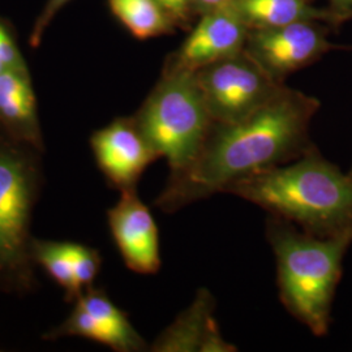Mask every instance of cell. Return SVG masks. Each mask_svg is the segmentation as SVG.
Returning a JSON list of instances; mask_svg holds the SVG:
<instances>
[{
	"label": "cell",
	"mask_w": 352,
	"mask_h": 352,
	"mask_svg": "<svg viewBox=\"0 0 352 352\" xmlns=\"http://www.w3.org/2000/svg\"><path fill=\"white\" fill-rule=\"evenodd\" d=\"M318 107L314 97L283 87L239 122H213L195 160L170 174L154 205L164 213H174L225 192L244 176L300 158L315 148L308 131Z\"/></svg>",
	"instance_id": "cell-1"
},
{
	"label": "cell",
	"mask_w": 352,
	"mask_h": 352,
	"mask_svg": "<svg viewBox=\"0 0 352 352\" xmlns=\"http://www.w3.org/2000/svg\"><path fill=\"white\" fill-rule=\"evenodd\" d=\"M225 192L320 238L352 228V177L314 148L300 158L244 176Z\"/></svg>",
	"instance_id": "cell-2"
},
{
	"label": "cell",
	"mask_w": 352,
	"mask_h": 352,
	"mask_svg": "<svg viewBox=\"0 0 352 352\" xmlns=\"http://www.w3.org/2000/svg\"><path fill=\"white\" fill-rule=\"evenodd\" d=\"M266 236L277 260L280 302L315 336H327L342 261L352 244V228L320 238L272 215Z\"/></svg>",
	"instance_id": "cell-3"
},
{
	"label": "cell",
	"mask_w": 352,
	"mask_h": 352,
	"mask_svg": "<svg viewBox=\"0 0 352 352\" xmlns=\"http://www.w3.org/2000/svg\"><path fill=\"white\" fill-rule=\"evenodd\" d=\"M135 119L151 146L167 160L170 174L195 160L213 123L196 72L170 68Z\"/></svg>",
	"instance_id": "cell-4"
},
{
	"label": "cell",
	"mask_w": 352,
	"mask_h": 352,
	"mask_svg": "<svg viewBox=\"0 0 352 352\" xmlns=\"http://www.w3.org/2000/svg\"><path fill=\"white\" fill-rule=\"evenodd\" d=\"M29 146L0 141V286L30 285L32 212L38 190V168Z\"/></svg>",
	"instance_id": "cell-5"
},
{
	"label": "cell",
	"mask_w": 352,
	"mask_h": 352,
	"mask_svg": "<svg viewBox=\"0 0 352 352\" xmlns=\"http://www.w3.org/2000/svg\"><path fill=\"white\" fill-rule=\"evenodd\" d=\"M204 100L215 123H235L270 101L279 82L245 50L196 71Z\"/></svg>",
	"instance_id": "cell-6"
},
{
	"label": "cell",
	"mask_w": 352,
	"mask_h": 352,
	"mask_svg": "<svg viewBox=\"0 0 352 352\" xmlns=\"http://www.w3.org/2000/svg\"><path fill=\"white\" fill-rule=\"evenodd\" d=\"M336 49L338 46L327 39V29L314 21L254 29L244 47L252 59L279 82Z\"/></svg>",
	"instance_id": "cell-7"
},
{
	"label": "cell",
	"mask_w": 352,
	"mask_h": 352,
	"mask_svg": "<svg viewBox=\"0 0 352 352\" xmlns=\"http://www.w3.org/2000/svg\"><path fill=\"white\" fill-rule=\"evenodd\" d=\"M97 166L113 188L136 189L140 177L160 154L144 136L136 119H116L90 139Z\"/></svg>",
	"instance_id": "cell-8"
},
{
	"label": "cell",
	"mask_w": 352,
	"mask_h": 352,
	"mask_svg": "<svg viewBox=\"0 0 352 352\" xmlns=\"http://www.w3.org/2000/svg\"><path fill=\"white\" fill-rule=\"evenodd\" d=\"M81 337L109 346L113 351L138 352L146 349L145 340L103 289H89L76 299L69 317L47 338Z\"/></svg>",
	"instance_id": "cell-9"
},
{
	"label": "cell",
	"mask_w": 352,
	"mask_h": 352,
	"mask_svg": "<svg viewBox=\"0 0 352 352\" xmlns=\"http://www.w3.org/2000/svg\"><path fill=\"white\" fill-rule=\"evenodd\" d=\"M113 241L126 267L138 274H155L161 269L160 232L149 208L136 189L123 190L107 212Z\"/></svg>",
	"instance_id": "cell-10"
},
{
	"label": "cell",
	"mask_w": 352,
	"mask_h": 352,
	"mask_svg": "<svg viewBox=\"0 0 352 352\" xmlns=\"http://www.w3.org/2000/svg\"><path fill=\"white\" fill-rule=\"evenodd\" d=\"M248 34L250 25L234 3L205 12L167 68L196 72L244 50Z\"/></svg>",
	"instance_id": "cell-11"
},
{
	"label": "cell",
	"mask_w": 352,
	"mask_h": 352,
	"mask_svg": "<svg viewBox=\"0 0 352 352\" xmlns=\"http://www.w3.org/2000/svg\"><path fill=\"white\" fill-rule=\"evenodd\" d=\"M0 124L16 142L42 149L36 97L26 68L0 74Z\"/></svg>",
	"instance_id": "cell-12"
},
{
	"label": "cell",
	"mask_w": 352,
	"mask_h": 352,
	"mask_svg": "<svg viewBox=\"0 0 352 352\" xmlns=\"http://www.w3.org/2000/svg\"><path fill=\"white\" fill-rule=\"evenodd\" d=\"M210 294L201 291L184 314L153 344V351H235L222 340L212 317Z\"/></svg>",
	"instance_id": "cell-13"
},
{
	"label": "cell",
	"mask_w": 352,
	"mask_h": 352,
	"mask_svg": "<svg viewBox=\"0 0 352 352\" xmlns=\"http://www.w3.org/2000/svg\"><path fill=\"white\" fill-rule=\"evenodd\" d=\"M250 28L265 29L296 24V23H325L333 26L343 21L329 8H316L308 0H234Z\"/></svg>",
	"instance_id": "cell-14"
},
{
	"label": "cell",
	"mask_w": 352,
	"mask_h": 352,
	"mask_svg": "<svg viewBox=\"0 0 352 352\" xmlns=\"http://www.w3.org/2000/svg\"><path fill=\"white\" fill-rule=\"evenodd\" d=\"M75 243L32 240V257L60 287L65 289L67 300L74 302L80 296L74 273Z\"/></svg>",
	"instance_id": "cell-15"
},
{
	"label": "cell",
	"mask_w": 352,
	"mask_h": 352,
	"mask_svg": "<svg viewBox=\"0 0 352 352\" xmlns=\"http://www.w3.org/2000/svg\"><path fill=\"white\" fill-rule=\"evenodd\" d=\"M110 7L139 39L157 37L168 30L170 17L157 0H110Z\"/></svg>",
	"instance_id": "cell-16"
},
{
	"label": "cell",
	"mask_w": 352,
	"mask_h": 352,
	"mask_svg": "<svg viewBox=\"0 0 352 352\" xmlns=\"http://www.w3.org/2000/svg\"><path fill=\"white\" fill-rule=\"evenodd\" d=\"M102 258L100 252L88 245L76 244L74 250V273L80 295L84 289L91 287L101 269Z\"/></svg>",
	"instance_id": "cell-17"
},
{
	"label": "cell",
	"mask_w": 352,
	"mask_h": 352,
	"mask_svg": "<svg viewBox=\"0 0 352 352\" xmlns=\"http://www.w3.org/2000/svg\"><path fill=\"white\" fill-rule=\"evenodd\" d=\"M14 68H25V64L12 38L0 25V74Z\"/></svg>",
	"instance_id": "cell-18"
},
{
	"label": "cell",
	"mask_w": 352,
	"mask_h": 352,
	"mask_svg": "<svg viewBox=\"0 0 352 352\" xmlns=\"http://www.w3.org/2000/svg\"><path fill=\"white\" fill-rule=\"evenodd\" d=\"M164 8V12L170 19H184L190 7H193V0H157Z\"/></svg>",
	"instance_id": "cell-19"
},
{
	"label": "cell",
	"mask_w": 352,
	"mask_h": 352,
	"mask_svg": "<svg viewBox=\"0 0 352 352\" xmlns=\"http://www.w3.org/2000/svg\"><path fill=\"white\" fill-rule=\"evenodd\" d=\"M67 1H69V0H50V1H49V4H47V7H46L45 12L41 16V19H39V21H38V25L37 28H36V32H34V38H36V39L41 37V33H42V30L45 29V26L49 24V21H51V19L54 17V14L62 8Z\"/></svg>",
	"instance_id": "cell-20"
},
{
	"label": "cell",
	"mask_w": 352,
	"mask_h": 352,
	"mask_svg": "<svg viewBox=\"0 0 352 352\" xmlns=\"http://www.w3.org/2000/svg\"><path fill=\"white\" fill-rule=\"evenodd\" d=\"M329 10L346 23L352 19V0H330Z\"/></svg>",
	"instance_id": "cell-21"
},
{
	"label": "cell",
	"mask_w": 352,
	"mask_h": 352,
	"mask_svg": "<svg viewBox=\"0 0 352 352\" xmlns=\"http://www.w3.org/2000/svg\"><path fill=\"white\" fill-rule=\"evenodd\" d=\"M234 0H193V7L202 12H209L215 8H221L228 4H232Z\"/></svg>",
	"instance_id": "cell-22"
},
{
	"label": "cell",
	"mask_w": 352,
	"mask_h": 352,
	"mask_svg": "<svg viewBox=\"0 0 352 352\" xmlns=\"http://www.w3.org/2000/svg\"><path fill=\"white\" fill-rule=\"evenodd\" d=\"M349 175L351 176V177H352V167H351V170H350V173H349Z\"/></svg>",
	"instance_id": "cell-23"
}]
</instances>
